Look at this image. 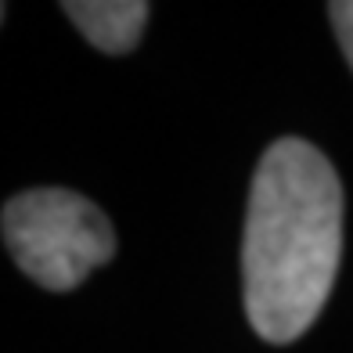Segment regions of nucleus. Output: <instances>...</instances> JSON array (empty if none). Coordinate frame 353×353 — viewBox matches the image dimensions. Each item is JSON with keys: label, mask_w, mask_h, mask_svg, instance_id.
<instances>
[{"label": "nucleus", "mask_w": 353, "mask_h": 353, "mask_svg": "<svg viewBox=\"0 0 353 353\" xmlns=\"http://www.w3.org/2000/svg\"><path fill=\"white\" fill-rule=\"evenodd\" d=\"M339 252L343 188L332 163L310 141H274L256 166L242 238L245 314L260 339L292 343L314 325Z\"/></svg>", "instance_id": "nucleus-1"}, {"label": "nucleus", "mask_w": 353, "mask_h": 353, "mask_svg": "<svg viewBox=\"0 0 353 353\" xmlns=\"http://www.w3.org/2000/svg\"><path fill=\"white\" fill-rule=\"evenodd\" d=\"M4 245L37 285L69 292L116 252L108 216L65 188H37L8 199Z\"/></svg>", "instance_id": "nucleus-2"}, {"label": "nucleus", "mask_w": 353, "mask_h": 353, "mask_svg": "<svg viewBox=\"0 0 353 353\" xmlns=\"http://www.w3.org/2000/svg\"><path fill=\"white\" fill-rule=\"evenodd\" d=\"M61 11L105 54L134 51L148 22V4L141 0H76V4H61Z\"/></svg>", "instance_id": "nucleus-3"}, {"label": "nucleus", "mask_w": 353, "mask_h": 353, "mask_svg": "<svg viewBox=\"0 0 353 353\" xmlns=\"http://www.w3.org/2000/svg\"><path fill=\"white\" fill-rule=\"evenodd\" d=\"M328 19L335 26V33H339L346 61L353 65V0H335V4H328Z\"/></svg>", "instance_id": "nucleus-4"}]
</instances>
